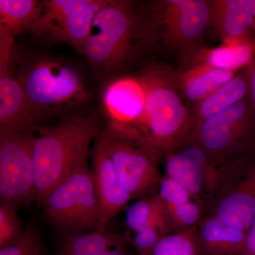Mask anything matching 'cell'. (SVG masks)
Returning <instances> with one entry per match:
<instances>
[{"instance_id": "obj_1", "label": "cell", "mask_w": 255, "mask_h": 255, "mask_svg": "<svg viewBox=\"0 0 255 255\" xmlns=\"http://www.w3.org/2000/svg\"><path fill=\"white\" fill-rule=\"evenodd\" d=\"M175 69L162 63H152L137 78L145 92V112L141 122L125 133L166 155L184 145L192 130L191 109L178 90Z\"/></svg>"}, {"instance_id": "obj_2", "label": "cell", "mask_w": 255, "mask_h": 255, "mask_svg": "<svg viewBox=\"0 0 255 255\" xmlns=\"http://www.w3.org/2000/svg\"><path fill=\"white\" fill-rule=\"evenodd\" d=\"M97 136V125L87 117L38 129L32 142L37 204L41 205L50 191L88 162L90 145Z\"/></svg>"}, {"instance_id": "obj_3", "label": "cell", "mask_w": 255, "mask_h": 255, "mask_svg": "<svg viewBox=\"0 0 255 255\" xmlns=\"http://www.w3.org/2000/svg\"><path fill=\"white\" fill-rule=\"evenodd\" d=\"M147 48L142 9L132 1L107 0L95 15L82 53L95 66L113 70Z\"/></svg>"}, {"instance_id": "obj_4", "label": "cell", "mask_w": 255, "mask_h": 255, "mask_svg": "<svg viewBox=\"0 0 255 255\" xmlns=\"http://www.w3.org/2000/svg\"><path fill=\"white\" fill-rule=\"evenodd\" d=\"M210 0H157L142 9L147 46L177 55L182 65L204 48Z\"/></svg>"}, {"instance_id": "obj_5", "label": "cell", "mask_w": 255, "mask_h": 255, "mask_svg": "<svg viewBox=\"0 0 255 255\" xmlns=\"http://www.w3.org/2000/svg\"><path fill=\"white\" fill-rule=\"evenodd\" d=\"M187 140L205 151L221 170L237 165L255 150V107L251 96L196 127Z\"/></svg>"}, {"instance_id": "obj_6", "label": "cell", "mask_w": 255, "mask_h": 255, "mask_svg": "<svg viewBox=\"0 0 255 255\" xmlns=\"http://www.w3.org/2000/svg\"><path fill=\"white\" fill-rule=\"evenodd\" d=\"M45 214L65 234L99 229L100 201L88 162L70 174L48 194L41 204Z\"/></svg>"}, {"instance_id": "obj_7", "label": "cell", "mask_w": 255, "mask_h": 255, "mask_svg": "<svg viewBox=\"0 0 255 255\" xmlns=\"http://www.w3.org/2000/svg\"><path fill=\"white\" fill-rule=\"evenodd\" d=\"M18 78L37 119L88 99L77 70L55 60H35L23 69Z\"/></svg>"}, {"instance_id": "obj_8", "label": "cell", "mask_w": 255, "mask_h": 255, "mask_svg": "<svg viewBox=\"0 0 255 255\" xmlns=\"http://www.w3.org/2000/svg\"><path fill=\"white\" fill-rule=\"evenodd\" d=\"M122 185L132 199H142L158 187L160 154L121 132L107 128L98 135Z\"/></svg>"}, {"instance_id": "obj_9", "label": "cell", "mask_w": 255, "mask_h": 255, "mask_svg": "<svg viewBox=\"0 0 255 255\" xmlns=\"http://www.w3.org/2000/svg\"><path fill=\"white\" fill-rule=\"evenodd\" d=\"M107 0H45L31 33L50 42L67 43L82 53L97 11Z\"/></svg>"}, {"instance_id": "obj_10", "label": "cell", "mask_w": 255, "mask_h": 255, "mask_svg": "<svg viewBox=\"0 0 255 255\" xmlns=\"http://www.w3.org/2000/svg\"><path fill=\"white\" fill-rule=\"evenodd\" d=\"M31 131L0 139V201L18 207L36 200Z\"/></svg>"}, {"instance_id": "obj_11", "label": "cell", "mask_w": 255, "mask_h": 255, "mask_svg": "<svg viewBox=\"0 0 255 255\" xmlns=\"http://www.w3.org/2000/svg\"><path fill=\"white\" fill-rule=\"evenodd\" d=\"M164 159L165 175L187 189L194 200L200 201L218 191L222 184L221 169L199 145L187 141Z\"/></svg>"}, {"instance_id": "obj_12", "label": "cell", "mask_w": 255, "mask_h": 255, "mask_svg": "<svg viewBox=\"0 0 255 255\" xmlns=\"http://www.w3.org/2000/svg\"><path fill=\"white\" fill-rule=\"evenodd\" d=\"M107 128L128 133L138 126L145 112V92L137 77H122L110 82L102 96Z\"/></svg>"}, {"instance_id": "obj_13", "label": "cell", "mask_w": 255, "mask_h": 255, "mask_svg": "<svg viewBox=\"0 0 255 255\" xmlns=\"http://www.w3.org/2000/svg\"><path fill=\"white\" fill-rule=\"evenodd\" d=\"M91 157L92 173L101 209L99 230H106L109 221L127 209L132 199L119 180L110 156L98 135L96 137Z\"/></svg>"}, {"instance_id": "obj_14", "label": "cell", "mask_w": 255, "mask_h": 255, "mask_svg": "<svg viewBox=\"0 0 255 255\" xmlns=\"http://www.w3.org/2000/svg\"><path fill=\"white\" fill-rule=\"evenodd\" d=\"M36 122L18 77L0 69V139L31 131Z\"/></svg>"}, {"instance_id": "obj_15", "label": "cell", "mask_w": 255, "mask_h": 255, "mask_svg": "<svg viewBox=\"0 0 255 255\" xmlns=\"http://www.w3.org/2000/svg\"><path fill=\"white\" fill-rule=\"evenodd\" d=\"M228 224L249 230L255 224V167L228 186L213 214Z\"/></svg>"}, {"instance_id": "obj_16", "label": "cell", "mask_w": 255, "mask_h": 255, "mask_svg": "<svg viewBox=\"0 0 255 255\" xmlns=\"http://www.w3.org/2000/svg\"><path fill=\"white\" fill-rule=\"evenodd\" d=\"M210 27L223 43L254 44V24L248 0H210Z\"/></svg>"}, {"instance_id": "obj_17", "label": "cell", "mask_w": 255, "mask_h": 255, "mask_svg": "<svg viewBox=\"0 0 255 255\" xmlns=\"http://www.w3.org/2000/svg\"><path fill=\"white\" fill-rule=\"evenodd\" d=\"M238 72L219 70L196 64L175 69L178 90L188 105H195L231 80Z\"/></svg>"}, {"instance_id": "obj_18", "label": "cell", "mask_w": 255, "mask_h": 255, "mask_svg": "<svg viewBox=\"0 0 255 255\" xmlns=\"http://www.w3.org/2000/svg\"><path fill=\"white\" fill-rule=\"evenodd\" d=\"M248 233L210 215L198 226L201 255H242Z\"/></svg>"}, {"instance_id": "obj_19", "label": "cell", "mask_w": 255, "mask_h": 255, "mask_svg": "<svg viewBox=\"0 0 255 255\" xmlns=\"http://www.w3.org/2000/svg\"><path fill=\"white\" fill-rule=\"evenodd\" d=\"M128 245L124 236L97 229L64 235L55 255H129Z\"/></svg>"}, {"instance_id": "obj_20", "label": "cell", "mask_w": 255, "mask_h": 255, "mask_svg": "<svg viewBox=\"0 0 255 255\" xmlns=\"http://www.w3.org/2000/svg\"><path fill=\"white\" fill-rule=\"evenodd\" d=\"M249 95V70L247 66L239 70L227 83L193 106L192 130L208 119Z\"/></svg>"}, {"instance_id": "obj_21", "label": "cell", "mask_w": 255, "mask_h": 255, "mask_svg": "<svg viewBox=\"0 0 255 255\" xmlns=\"http://www.w3.org/2000/svg\"><path fill=\"white\" fill-rule=\"evenodd\" d=\"M255 58V46L252 43H223L216 48H202L181 68L205 64L212 68L238 72L246 68Z\"/></svg>"}, {"instance_id": "obj_22", "label": "cell", "mask_w": 255, "mask_h": 255, "mask_svg": "<svg viewBox=\"0 0 255 255\" xmlns=\"http://www.w3.org/2000/svg\"><path fill=\"white\" fill-rule=\"evenodd\" d=\"M43 1L0 0V31L16 37L31 31L39 18Z\"/></svg>"}, {"instance_id": "obj_23", "label": "cell", "mask_w": 255, "mask_h": 255, "mask_svg": "<svg viewBox=\"0 0 255 255\" xmlns=\"http://www.w3.org/2000/svg\"><path fill=\"white\" fill-rule=\"evenodd\" d=\"M126 225L130 233H135L154 225L169 224L166 206L159 196L142 198L128 206ZM170 227V226H169Z\"/></svg>"}, {"instance_id": "obj_24", "label": "cell", "mask_w": 255, "mask_h": 255, "mask_svg": "<svg viewBox=\"0 0 255 255\" xmlns=\"http://www.w3.org/2000/svg\"><path fill=\"white\" fill-rule=\"evenodd\" d=\"M150 255H201L198 226L164 236Z\"/></svg>"}, {"instance_id": "obj_25", "label": "cell", "mask_w": 255, "mask_h": 255, "mask_svg": "<svg viewBox=\"0 0 255 255\" xmlns=\"http://www.w3.org/2000/svg\"><path fill=\"white\" fill-rule=\"evenodd\" d=\"M171 229L178 231L197 227L201 221L203 206L201 201L191 200L178 205L165 206Z\"/></svg>"}, {"instance_id": "obj_26", "label": "cell", "mask_w": 255, "mask_h": 255, "mask_svg": "<svg viewBox=\"0 0 255 255\" xmlns=\"http://www.w3.org/2000/svg\"><path fill=\"white\" fill-rule=\"evenodd\" d=\"M168 224L154 225L135 233L128 232L124 236L139 255H150L161 238L169 234Z\"/></svg>"}, {"instance_id": "obj_27", "label": "cell", "mask_w": 255, "mask_h": 255, "mask_svg": "<svg viewBox=\"0 0 255 255\" xmlns=\"http://www.w3.org/2000/svg\"><path fill=\"white\" fill-rule=\"evenodd\" d=\"M18 207L1 203L0 205V249L14 244L22 236L23 229L17 214Z\"/></svg>"}, {"instance_id": "obj_28", "label": "cell", "mask_w": 255, "mask_h": 255, "mask_svg": "<svg viewBox=\"0 0 255 255\" xmlns=\"http://www.w3.org/2000/svg\"><path fill=\"white\" fill-rule=\"evenodd\" d=\"M0 255H46V253L39 231L30 224L16 243L0 249Z\"/></svg>"}, {"instance_id": "obj_29", "label": "cell", "mask_w": 255, "mask_h": 255, "mask_svg": "<svg viewBox=\"0 0 255 255\" xmlns=\"http://www.w3.org/2000/svg\"><path fill=\"white\" fill-rule=\"evenodd\" d=\"M157 195L165 206L178 205L194 200L185 188L166 175L162 177L159 182Z\"/></svg>"}, {"instance_id": "obj_30", "label": "cell", "mask_w": 255, "mask_h": 255, "mask_svg": "<svg viewBox=\"0 0 255 255\" xmlns=\"http://www.w3.org/2000/svg\"><path fill=\"white\" fill-rule=\"evenodd\" d=\"M242 255H255V224L248 230L244 251Z\"/></svg>"}, {"instance_id": "obj_31", "label": "cell", "mask_w": 255, "mask_h": 255, "mask_svg": "<svg viewBox=\"0 0 255 255\" xmlns=\"http://www.w3.org/2000/svg\"><path fill=\"white\" fill-rule=\"evenodd\" d=\"M250 76V96L255 107V58L248 65Z\"/></svg>"}, {"instance_id": "obj_32", "label": "cell", "mask_w": 255, "mask_h": 255, "mask_svg": "<svg viewBox=\"0 0 255 255\" xmlns=\"http://www.w3.org/2000/svg\"><path fill=\"white\" fill-rule=\"evenodd\" d=\"M248 1H249L250 6H251L252 15H253L255 43V0H248Z\"/></svg>"}]
</instances>
